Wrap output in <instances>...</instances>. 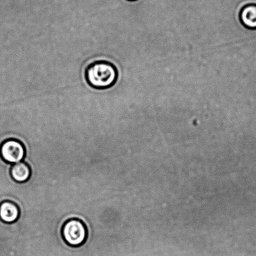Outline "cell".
<instances>
[{
	"label": "cell",
	"instance_id": "1",
	"mask_svg": "<svg viewBox=\"0 0 256 256\" xmlns=\"http://www.w3.org/2000/svg\"><path fill=\"white\" fill-rule=\"evenodd\" d=\"M88 85L96 90H106L114 87L118 79L116 66L106 60H96L88 65L84 70Z\"/></svg>",
	"mask_w": 256,
	"mask_h": 256
},
{
	"label": "cell",
	"instance_id": "2",
	"mask_svg": "<svg viewBox=\"0 0 256 256\" xmlns=\"http://www.w3.org/2000/svg\"><path fill=\"white\" fill-rule=\"evenodd\" d=\"M62 235L65 242L70 246L79 247L87 239L86 225L81 220L70 219L62 227Z\"/></svg>",
	"mask_w": 256,
	"mask_h": 256
},
{
	"label": "cell",
	"instance_id": "3",
	"mask_svg": "<svg viewBox=\"0 0 256 256\" xmlns=\"http://www.w3.org/2000/svg\"><path fill=\"white\" fill-rule=\"evenodd\" d=\"M26 151L24 144L15 139H6L0 144V157L4 162L16 164L24 161Z\"/></svg>",
	"mask_w": 256,
	"mask_h": 256
},
{
	"label": "cell",
	"instance_id": "4",
	"mask_svg": "<svg viewBox=\"0 0 256 256\" xmlns=\"http://www.w3.org/2000/svg\"><path fill=\"white\" fill-rule=\"evenodd\" d=\"M20 216V209L16 204L10 200L0 203V220L11 224L16 222Z\"/></svg>",
	"mask_w": 256,
	"mask_h": 256
},
{
	"label": "cell",
	"instance_id": "5",
	"mask_svg": "<svg viewBox=\"0 0 256 256\" xmlns=\"http://www.w3.org/2000/svg\"><path fill=\"white\" fill-rule=\"evenodd\" d=\"M240 23L248 29H256V5H245L240 10Z\"/></svg>",
	"mask_w": 256,
	"mask_h": 256
},
{
	"label": "cell",
	"instance_id": "6",
	"mask_svg": "<svg viewBox=\"0 0 256 256\" xmlns=\"http://www.w3.org/2000/svg\"><path fill=\"white\" fill-rule=\"evenodd\" d=\"M31 169L29 165L24 161L12 165L10 170L12 179L18 183L28 181L31 177Z\"/></svg>",
	"mask_w": 256,
	"mask_h": 256
},
{
	"label": "cell",
	"instance_id": "7",
	"mask_svg": "<svg viewBox=\"0 0 256 256\" xmlns=\"http://www.w3.org/2000/svg\"><path fill=\"white\" fill-rule=\"evenodd\" d=\"M130 1H134V0H130Z\"/></svg>",
	"mask_w": 256,
	"mask_h": 256
}]
</instances>
